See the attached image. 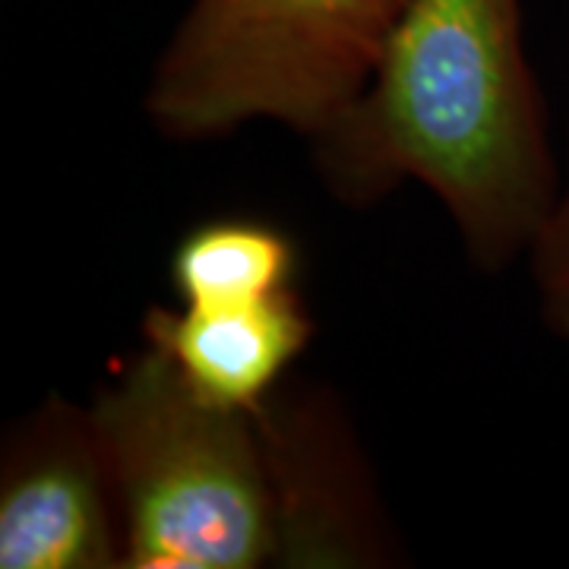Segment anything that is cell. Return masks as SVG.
Instances as JSON below:
<instances>
[{
  "mask_svg": "<svg viewBox=\"0 0 569 569\" xmlns=\"http://www.w3.org/2000/svg\"><path fill=\"white\" fill-rule=\"evenodd\" d=\"M307 149L339 206L421 183L478 272L522 260L563 174L522 0H411L365 92Z\"/></svg>",
  "mask_w": 569,
  "mask_h": 569,
  "instance_id": "6da1fadb",
  "label": "cell"
},
{
  "mask_svg": "<svg viewBox=\"0 0 569 569\" xmlns=\"http://www.w3.org/2000/svg\"><path fill=\"white\" fill-rule=\"evenodd\" d=\"M121 509L123 569L276 567L279 526L257 418L203 399L142 346L89 399Z\"/></svg>",
  "mask_w": 569,
  "mask_h": 569,
  "instance_id": "7a4b0ae2",
  "label": "cell"
},
{
  "mask_svg": "<svg viewBox=\"0 0 569 569\" xmlns=\"http://www.w3.org/2000/svg\"><path fill=\"white\" fill-rule=\"evenodd\" d=\"M411 0H193L142 92L156 133L228 137L257 121L313 140L373 77Z\"/></svg>",
  "mask_w": 569,
  "mask_h": 569,
  "instance_id": "3957f363",
  "label": "cell"
},
{
  "mask_svg": "<svg viewBox=\"0 0 569 569\" xmlns=\"http://www.w3.org/2000/svg\"><path fill=\"white\" fill-rule=\"evenodd\" d=\"M253 418L276 493V567L399 563V538L339 399L326 387L282 383Z\"/></svg>",
  "mask_w": 569,
  "mask_h": 569,
  "instance_id": "277c9868",
  "label": "cell"
},
{
  "mask_svg": "<svg viewBox=\"0 0 569 569\" xmlns=\"http://www.w3.org/2000/svg\"><path fill=\"white\" fill-rule=\"evenodd\" d=\"M0 569H123V526L89 406L48 392L0 447Z\"/></svg>",
  "mask_w": 569,
  "mask_h": 569,
  "instance_id": "5b68a950",
  "label": "cell"
},
{
  "mask_svg": "<svg viewBox=\"0 0 569 569\" xmlns=\"http://www.w3.org/2000/svg\"><path fill=\"white\" fill-rule=\"evenodd\" d=\"M140 332L203 399L257 415L310 348L317 323L295 288L241 305L149 307Z\"/></svg>",
  "mask_w": 569,
  "mask_h": 569,
  "instance_id": "8992f818",
  "label": "cell"
},
{
  "mask_svg": "<svg viewBox=\"0 0 569 569\" xmlns=\"http://www.w3.org/2000/svg\"><path fill=\"white\" fill-rule=\"evenodd\" d=\"M298 244L279 224L228 216L183 231L168 276L178 305H241L295 291Z\"/></svg>",
  "mask_w": 569,
  "mask_h": 569,
  "instance_id": "52a82bcc",
  "label": "cell"
},
{
  "mask_svg": "<svg viewBox=\"0 0 569 569\" xmlns=\"http://www.w3.org/2000/svg\"><path fill=\"white\" fill-rule=\"evenodd\" d=\"M538 317L550 336L569 342V149L557 197L526 253Z\"/></svg>",
  "mask_w": 569,
  "mask_h": 569,
  "instance_id": "ba28073f",
  "label": "cell"
}]
</instances>
